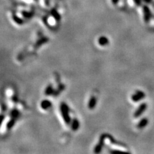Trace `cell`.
Instances as JSON below:
<instances>
[{"label": "cell", "instance_id": "cell-16", "mask_svg": "<svg viewBox=\"0 0 154 154\" xmlns=\"http://www.w3.org/2000/svg\"><path fill=\"white\" fill-rule=\"evenodd\" d=\"M21 1L24 2L26 4H35V3H38V0H20Z\"/></svg>", "mask_w": 154, "mask_h": 154}, {"label": "cell", "instance_id": "cell-8", "mask_svg": "<svg viewBox=\"0 0 154 154\" xmlns=\"http://www.w3.org/2000/svg\"><path fill=\"white\" fill-rule=\"evenodd\" d=\"M96 105V98L94 96H92L89 101L88 107L90 109H93Z\"/></svg>", "mask_w": 154, "mask_h": 154}, {"label": "cell", "instance_id": "cell-10", "mask_svg": "<svg viewBox=\"0 0 154 154\" xmlns=\"http://www.w3.org/2000/svg\"><path fill=\"white\" fill-rule=\"evenodd\" d=\"M146 107H147V106H146L145 104H142L141 106L139 107V109L136 111L134 114V116L136 117V118L142 114V112H143V111H145V110L146 109Z\"/></svg>", "mask_w": 154, "mask_h": 154}, {"label": "cell", "instance_id": "cell-20", "mask_svg": "<svg viewBox=\"0 0 154 154\" xmlns=\"http://www.w3.org/2000/svg\"><path fill=\"white\" fill-rule=\"evenodd\" d=\"M121 3H127V0H120V2H119L118 5H119V4H121Z\"/></svg>", "mask_w": 154, "mask_h": 154}, {"label": "cell", "instance_id": "cell-1", "mask_svg": "<svg viewBox=\"0 0 154 154\" xmlns=\"http://www.w3.org/2000/svg\"><path fill=\"white\" fill-rule=\"evenodd\" d=\"M60 110L61 114L62 116V118L65 123L67 125H69L71 123V118L69 116V109L65 103H62L60 106Z\"/></svg>", "mask_w": 154, "mask_h": 154}, {"label": "cell", "instance_id": "cell-14", "mask_svg": "<svg viewBox=\"0 0 154 154\" xmlns=\"http://www.w3.org/2000/svg\"><path fill=\"white\" fill-rule=\"evenodd\" d=\"M53 89L52 88V86L51 85H49L48 87H46V90H45V94L46 95H50L53 93Z\"/></svg>", "mask_w": 154, "mask_h": 154}, {"label": "cell", "instance_id": "cell-12", "mask_svg": "<svg viewBox=\"0 0 154 154\" xmlns=\"http://www.w3.org/2000/svg\"><path fill=\"white\" fill-rule=\"evenodd\" d=\"M80 127V123L78 120L76 119H74L73 121H71V129L74 131H76Z\"/></svg>", "mask_w": 154, "mask_h": 154}, {"label": "cell", "instance_id": "cell-3", "mask_svg": "<svg viewBox=\"0 0 154 154\" xmlns=\"http://www.w3.org/2000/svg\"><path fill=\"white\" fill-rule=\"evenodd\" d=\"M20 14L21 17L26 18V19H30L34 15V12L33 10H21L20 12Z\"/></svg>", "mask_w": 154, "mask_h": 154}, {"label": "cell", "instance_id": "cell-6", "mask_svg": "<svg viewBox=\"0 0 154 154\" xmlns=\"http://www.w3.org/2000/svg\"><path fill=\"white\" fill-rule=\"evenodd\" d=\"M51 102L49 100H44L42 101V102H41V103H40V107H41V108L44 110L48 109L51 107Z\"/></svg>", "mask_w": 154, "mask_h": 154}, {"label": "cell", "instance_id": "cell-18", "mask_svg": "<svg viewBox=\"0 0 154 154\" xmlns=\"http://www.w3.org/2000/svg\"><path fill=\"white\" fill-rule=\"evenodd\" d=\"M147 120H141V121H140V123H139V125H138V127H139V128L143 127H145V126L147 125Z\"/></svg>", "mask_w": 154, "mask_h": 154}, {"label": "cell", "instance_id": "cell-15", "mask_svg": "<svg viewBox=\"0 0 154 154\" xmlns=\"http://www.w3.org/2000/svg\"><path fill=\"white\" fill-rule=\"evenodd\" d=\"M49 0H38V3H40L42 6L48 7L49 6Z\"/></svg>", "mask_w": 154, "mask_h": 154}, {"label": "cell", "instance_id": "cell-9", "mask_svg": "<svg viewBox=\"0 0 154 154\" xmlns=\"http://www.w3.org/2000/svg\"><path fill=\"white\" fill-rule=\"evenodd\" d=\"M143 0H127V3L129 5L132 6H140Z\"/></svg>", "mask_w": 154, "mask_h": 154}, {"label": "cell", "instance_id": "cell-5", "mask_svg": "<svg viewBox=\"0 0 154 154\" xmlns=\"http://www.w3.org/2000/svg\"><path fill=\"white\" fill-rule=\"evenodd\" d=\"M12 18L13 22H15L17 24H22L24 22V20L22 19L20 15H18L15 13H12Z\"/></svg>", "mask_w": 154, "mask_h": 154}, {"label": "cell", "instance_id": "cell-19", "mask_svg": "<svg viewBox=\"0 0 154 154\" xmlns=\"http://www.w3.org/2000/svg\"><path fill=\"white\" fill-rule=\"evenodd\" d=\"M110 2H111V4L114 6H116V5H118L119 2H120V0H109Z\"/></svg>", "mask_w": 154, "mask_h": 154}, {"label": "cell", "instance_id": "cell-2", "mask_svg": "<svg viewBox=\"0 0 154 154\" xmlns=\"http://www.w3.org/2000/svg\"><path fill=\"white\" fill-rule=\"evenodd\" d=\"M105 136H105V134L102 135V136H101L98 143L97 144V145L96 146V147L94 148V152L95 153H100L101 151H102V147H103V143H104V141H105Z\"/></svg>", "mask_w": 154, "mask_h": 154}, {"label": "cell", "instance_id": "cell-17", "mask_svg": "<svg viewBox=\"0 0 154 154\" xmlns=\"http://www.w3.org/2000/svg\"><path fill=\"white\" fill-rule=\"evenodd\" d=\"M15 119H13L12 118V120H10V121H9L8 123L7 124V128L8 129H10L11 128L13 127V125H14V124H15Z\"/></svg>", "mask_w": 154, "mask_h": 154}, {"label": "cell", "instance_id": "cell-4", "mask_svg": "<svg viewBox=\"0 0 154 154\" xmlns=\"http://www.w3.org/2000/svg\"><path fill=\"white\" fill-rule=\"evenodd\" d=\"M143 13V17L145 21H148V19H150V10L148 9V8L147 6H143L142 7Z\"/></svg>", "mask_w": 154, "mask_h": 154}, {"label": "cell", "instance_id": "cell-13", "mask_svg": "<svg viewBox=\"0 0 154 154\" xmlns=\"http://www.w3.org/2000/svg\"><path fill=\"white\" fill-rule=\"evenodd\" d=\"M19 116V112L17 110L14 109L11 112V117H12V118L16 119Z\"/></svg>", "mask_w": 154, "mask_h": 154}, {"label": "cell", "instance_id": "cell-7", "mask_svg": "<svg viewBox=\"0 0 154 154\" xmlns=\"http://www.w3.org/2000/svg\"><path fill=\"white\" fill-rule=\"evenodd\" d=\"M143 96H145V95L142 92H137V93L132 95V100L134 101V102H138V101L140 100L143 97Z\"/></svg>", "mask_w": 154, "mask_h": 154}, {"label": "cell", "instance_id": "cell-11", "mask_svg": "<svg viewBox=\"0 0 154 154\" xmlns=\"http://www.w3.org/2000/svg\"><path fill=\"white\" fill-rule=\"evenodd\" d=\"M98 43L100 45V46H106L107 44H109V39H108L106 37L102 36V37L99 38Z\"/></svg>", "mask_w": 154, "mask_h": 154}]
</instances>
